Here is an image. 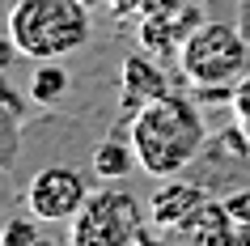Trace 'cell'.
Instances as JSON below:
<instances>
[{"mask_svg": "<svg viewBox=\"0 0 250 246\" xmlns=\"http://www.w3.org/2000/svg\"><path fill=\"white\" fill-rule=\"evenodd\" d=\"M127 136H132L136 161L153 179H174L183 174L195 157H204L208 149V123L191 98L183 93H161L157 102L140 106L127 119Z\"/></svg>", "mask_w": 250, "mask_h": 246, "instance_id": "1", "label": "cell"}, {"mask_svg": "<svg viewBox=\"0 0 250 246\" xmlns=\"http://www.w3.org/2000/svg\"><path fill=\"white\" fill-rule=\"evenodd\" d=\"M187 85H195L204 102H229L237 81L250 72V39L246 30L233 22H199L187 34L183 51H178Z\"/></svg>", "mask_w": 250, "mask_h": 246, "instance_id": "2", "label": "cell"}, {"mask_svg": "<svg viewBox=\"0 0 250 246\" xmlns=\"http://www.w3.org/2000/svg\"><path fill=\"white\" fill-rule=\"evenodd\" d=\"M89 4L85 0H13L9 39L17 55L64 60L89 43Z\"/></svg>", "mask_w": 250, "mask_h": 246, "instance_id": "3", "label": "cell"}, {"mask_svg": "<svg viewBox=\"0 0 250 246\" xmlns=\"http://www.w3.org/2000/svg\"><path fill=\"white\" fill-rule=\"evenodd\" d=\"M148 225H153L148 208L132 191L102 187V191H89L85 208L68 221V242L72 246H132L157 233Z\"/></svg>", "mask_w": 250, "mask_h": 246, "instance_id": "4", "label": "cell"}, {"mask_svg": "<svg viewBox=\"0 0 250 246\" xmlns=\"http://www.w3.org/2000/svg\"><path fill=\"white\" fill-rule=\"evenodd\" d=\"M89 200V182L85 174L72 166H47L30 179V191H26V208L34 212L39 221H72L85 208Z\"/></svg>", "mask_w": 250, "mask_h": 246, "instance_id": "5", "label": "cell"}, {"mask_svg": "<svg viewBox=\"0 0 250 246\" xmlns=\"http://www.w3.org/2000/svg\"><path fill=\"white\" fill-rule=\"evenodd\" d=\"M204 17H199L195 0L183 4V9H153V13L136 17V43H140V51L157 55V60H170V55L183 51L187 34L199 26Z\"/></svg>", "mask_w": 250, "mask_h": 246, "instance_id": "6", "label": "cell"}, {"mask_svg": "<svg viewBox=\"0 0 250 246\" xmlns=\"http://www.w3.org/2000/svg\"><path fill=\"white\" fill-rule=\"evenodd\" d=\"M208 195L212 191L204 182H187V179H178V174L166 179L157 191H153V200H148V221H153V229H157L161 238H170L178 225H187V217H191Z\"/></svg>", "mask_w": 250, "mask_h": 246, "instance_id": "7", "label": "cell"}, {"mask_svg": "<svg viewBox=\"0 0 250 246\" xmlns=\"http://www.w3.org/2000/svg\"><path fill=\"white\" fill-rule=\"evenodd\" d=\"M161 93H170V81H166V72H161L157 55L132 51L127 60H123V77H119V111L132 119L140 106L157 102Z\"/></svg>", "mask_w": 250, "mask_h": 246, "instance_id": "8", "label": "cell"}, {"mask_svg": "<svg viewBox=\"0 0 250 246\" xmlns=\"http://www.w3.org/2000/svg\"><path fill=\"white\" fill-rule=\"evenodd\" d=\"M170 238H178V242H195V246H229V242L242 238V225H237L233 212L225 208V200L208 195V200L187 217V225H178Z\"/></svg>", "mask_w": 250, "mask_h": 246, "instance_id": "9", "label": "cell"}, {"mask_svg": "<svg viewBox=\"0 0 250 246\" xmlns=\"http://www.w3.org/2000/svg\"><path fill=\"white\" fill-rule=\"evenodd\" d=\"M140 166L136 161V149H132V136H106V140H98V149H93V174L98 179H127L132 170Z\"/></svg>", "mask_w": 250, "mask_h": 246, "instance_id": "10", "label": "cell"}, {"mask_svg": "<svg viewBox=\"0 0 250 246\" xmlns=\"http://www.w3.org/2000/svg\"><path fill=\"white\" fill-rule=\"evenodd\" d=\"M17 153H21V106L0 81V170H13Z\"/></svg>", "mask_w": 250, "mask_h": 246, "instance_id": "11", "label": "cell"}, {"mask_svg": "<svg viewBox=\"0 0 250 246\" xmlns=\"http://www.w3.org/2000/svg\"><path fill=\"white\" fill-rule=\"evenodd\" d=\"M68 93V72L60 68V60H39L34 77H30V98L39 106H55Z\"/></svg>", "mask_w": 250, "mask_h": 246, "instance_id": "12", "label": "cell"}, {"mask_svg": "<svg viewBox=\"0 0 250 246\" xmlns=\"http://www.w3.org/2000/svg\"><path fill=\"white\" fill-rule=\"evenodd\" d=\"M34 221H39L34 212H30V217H13L4 229H0V246H34L42 238V229L34 225Z\"/></svg>", "mask_w": 250, "mask_h": 246, "instance_id": "13", "label": "cell"}, {"mask_svg": "<svg viewBox=\"0 0 250 246\" xmlns=\"http://www.w3.org/2000/svg\"><path fill=\"white\" fill-rule=\"evenodd\" d=\"M229 106H233V128L250 140V72L237 81V89H233V98H229Z\"/></svg>", "mask_w": 250, "mask_h": 246, "instance_id": "14", "label": "cell"}, {"mask_svg": "<svg viewBox=\"0 0 250 246\" xmlns=\"http://www.w3.org/2000/svg\"><path fill=\"white\" fill-rule=\"evenodd\" d=\"M225 208L233 212V221L242 229H250V187H237V191L225 195Z\"/></svg>", "mask_w": 250, "mask_h": 246, "instance_id": "15", "label": "cell"}, {"mask_svg": "<svg viewBox=\"0 0 250 246\" xmlns=\"http://www.w3.org/2000/svg\"><path fill=\"white\" fill-rule=\"evenodd\" d=\"M183 4H191V0H148V13L153 9H183Z\"/></svg>", "mask_w": 250, "mask_h": 246, "instance_id": "16", "label": "cell"}, {"mask_svg": "<svg viewBox=\"0 0 250 246\" xmlns=\"http://www.w3.org/2000/svg\"><path fill=\"white\" fill-rule=\"evenodd\" d=\"M85 4H89V9H106V13L115 9V0H85Z\"/></svg>", "mask_w": 250, "mask_h": 246, "instance_id": "17", "label": "cell"}]
</instances>
